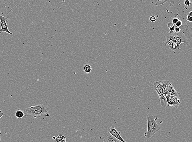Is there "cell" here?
Wrapping results in <instances>:
<instances>
[{"mask_svg":"<svg viewBox=\"0 0 192 142\" xmlns=\"http://www.w3.org/2000/svg\"><path fill=\"white\" fill-rule=\"evenodd\" d=\"M49 108L46 104H41L35 106H31L25 109L23 111L25 116L34 118L48 117L50 116L48 113Z\"/></svg>","mask_w":192,"mask_h":142,"instance_id":"obj_1","label":"cell"},{"mask_svg":"<svg viewBox=\"0 0 192 142\" xmlns=\"http://www.w3.org/2000/svg\"><path fill=\"white\" fill-rule=\"evenodd\" d=\"M157 118V115H152L150 113L147 114L146 116L147 123V130L145 133L144 136L147 139H150L155 133L161 130V128L156 122Z\"/></svg>","mask_w":192,"mask_h":142,"instance_id":"obj_2","label":"cell"},{"mask_svg":"<svg viewBox=\"0 0 192 142\" xmlns=\"http://www.w3.org/2000/svg\"><path fill=\"white\" fill-rule=\"evenodd\" d=\"M170 83V82L167 80H160L153 83V87L154 90L157 92V93L158 95L160 103H164L166 101V98L163 95V89L165 86Z\"/></svg>","mask_w":192,"mask_h":142,"instance_id":"obj_3","label":"cell"},{"mask_svg":"<svg viewBox=\"0 0 192 142\" xmlns=\"http://www.w3.org/2000/svg\"><path fill=\"white\" fill-rule=\"evenodd\" d=\"M163 93L165 97L166 95H170L175 96L179 98L180 97V93L177 92L171 83L165 86L163 89Z\"/></svg>","mask_w":192,"mask_h":142,"instance_id":"obj_4","label":"cell"},{"mask_svg":"<svg viewBox=\"0 0 192 142\" xmlns=\"http://www.w3.org/2000/svg\"><path fill=\"white\" fill-rule=\"evenodd\" d=\"M168 106L177 108L181 103L180 99L173 95H168L165 96Z\"/></svg>","mask_w":192,"mask_h":142,"instance_id":"obj_5","label":"cell"},{"mask_svg":"<svg viewBox=\"0 0 192 142\" xmlns=\"http://www.w3.org/2000/svg\"><path fill=\"white\" fill-rule=\"evenodd\" d=\"M8 20V17H3L0 15V21L1 22V28L0 29V34L2 32H5L10 35H13L8 29L7 27V21Z\"/></svg>","mask_w":192,"mask_h":142,"instance_id":"obj_6","label":"cell"},{"mask_svg":"<svg viewBox=\"0 0 192 142\" xmlns=\"http://www.w3.org/2000/svg\"><path fill=\"white\" fill-rule=\"evenodd\" d=\"M108 132L120 141L121 142H126L124 141V140L123 139L122 137L120 135L121 132L117 131L113 126H112L110 127L108 129Z\"/></svg>","mask_w":192,"mask_h":142,"instance_id":"obj_7","label":"cell"},{"mask_svg":"<svg viewBox=\"0 0 192 142\" xmlns=\"http://www.w3.org/2000/svg\"><path fill=\"white\" fill-rule=\"evenodd\" d=\"M99 139L103 142H121L112 136L108 132L104 133L99 137Z\"/></svg>","mask_w":192,"mask_h":142,"instance_id":"obj_8","label":"cell"},{"mask_svg":"<svg viewBox=\"0 0 192 142\" xmlns=\"http://www.w3.org/2000/svg\"><path fill=\"white\" fill-rule=\"evenodd\" d=\"M176 43L179 46L181 43H184V45H187L188 44V41L182 30L179 33L178 37L175 41Z\"/></svg>","mask_w":192,"mask_h":142,"instance_id":"obj_9","label":"cell"},{"mask_svg":"<svg viewBox=\"0 0 192 142\" xmlns=\"http://www.w3.org/2000/svg\"><path fill=\"white\" fill-rule=\"evenodd\" d=\"M179 33H170L168 32L166 35V38L167 39H171V40L173 41L174 42H175L177 39L178 37Z\"/></svg>","mask_w":192,"mask_h":142,"instance_id":"obj_10","label":"cell"},{"mask_svg":"<svg viewBox=\"0 0 192 142\" xmlns=\"http://www.w3.org/2000/svg\"><path fill=\"white\" fill-rule=\"evenodd\" d=\"M169 47L171 49V50L173 51L174 53L178 54L181 51V49L179 48V46L175 42H174L173 44L170 45Z\"/></svg>","mask_w":192,"mask_h":142,"instance_id":"obj_11","label":"cell"},{"mask_svg":"<svg viewBox=\"0 0 192 142\" xmlns=\"http://www.w3.org/2000/svg\"><path fill=\"white\" fill-rule=\"evenodd\" d=\"M166 2H167L166 0H161V1L154 0V1H151L152 3L156 6H158V5H163Z\"/></svg>","mask_w":192,"mask_h":142,"instance_id":"obj_12","label":"cell"},{"mask_svg":"<svg viewBox=\"0 0 192 142\" xmlns=\"http://www.w3.org/2000/svg\"><path fill=\"white\" fill-rule=\"evenodd\" d=\"M15 116H16V118H18V119H21V118H23L25 116L24 111L20 110L17 111L15 113Z\"/></svg>","mask_w":192,"mask_h":142,"instance_id":"obj_13","label":"cell"},{"mask_svg":"<svg viewBox=\"0 0 192 142\" xmlns=\"http://www.w3.org/2000/svg\"><path fill=\"white\" fill-rule=\"evenodd\" d=\"M167 25H168V27L169 28V30H170L169 32L172 33H175L174 31H175L176 27H177L175 25L173 24L172 22H169L168 23Z\"/></svg>","mask_w":192,"mask_h":142,"instance_id":"obj_14","label":"cell"},{"mask_svg":"<svg viewBox=\"0 0 192 142\" xmlns=\"http://www.w3.org/2000/svg\"><path fill=\"white\" fill-rule=\"evenodd\" d=\"M56 142H66V137L63 135H58L56 137Z\"/></svg>","mask_w":192,"mask_h":142,"instance_id":"obj_15","label":"cell"},{"mask_svg":"<svg viewBox=\"0 0 192 142\" xmlns=\"http://www.w3.org/2000/svg\"><path fill=\"white\" fill-rule=\"evenodd\" d=\"M84 72L86 73H89L92 71V67L90 65L88 64L85 65L84 67Z\"/></svg>","mask_w":192,"mask_h":142,"instance_id":"obj_16","label":"cell"},{"mask_svg":"<svg viewBox=\"0 0 192 142\" xmlns=\"http://www.w3.org/2000/svg\"><path fill=\"white\" fill-rule=\"evenodd\" d=\"M183 28V25L181 26V27H176L175 29V33H179V32H180L182 30V29Z\"/></svg>","mask_w":192,"mask_h":142,"instance_id":"obj_17","label":"cell"},{"mask_svg":"<svg viewBox=\"0 0 192 142\" xmlns=\"http://www.w3.org/2000/svg\"><path fill=\"white\" fill-rule=\"evenodd\" d=\"M149 20L151 22L153 23L155 22L156 21V18L155 16H151L149 18Z\"/></svg>","mask_w":192,"mask_h":142,"instance_id":"obj_18","label":"cell"},{"mask_svg":"<svg viewBox=\"0 0 192 142\" xmlns=\"http://www.w3.org/2000/svg\"><path fill=\"white\" fill-rule=\"evenodd\" d=\"M184 4L186 6H189L191 4V1H189V0H186L184 1Z\"/></svg>","mask_w":192,"mask_h":142,"instance_id":"obj_19","label":"cell"},{"mask_svg":"<svg viewBox=\"0 0 192 142\" xmlns=\"http://www.w3.org/2000/svg\"><path fill=\"white\" fill-rule=\"evenodd\" d=\"M175 25L177 27H181V26L182 25V23L181 21L179 20Z\"/></svg>","mask_w":192,"mask_h":142,"instance_id":"obj_20","label":"cell"},{"mask_svg":"<svg viewBox=\"0 0 192 142\" xmlns=\"http://www.w3.org/2000/svg\"><path fill=\"white\" fill-rule=\"evenodd\" d=\"M187 21L192 22V15H188L187 17Z\"/></svg>","mask_w":192,"mask_h":142,"instance_id":"obj_21","label":"cell"},{"mask_svg":"<svg viewBox=\"0 0 192 142\" xmlns=\"http://www.w3.org/2000/svg\"><path fill=\"white\" fill-rule=\"evenodd\" d=\"M179 20V19L177 18H175L173 19V21H172V23L173 24H175Z\"/></svg>","mask_w":192,"mask_h":142,"instance_id":"obj_22","label":"cell"},{"mask_svg":"<svg viewBox=\"0 0 192 142\" xmlns=\"http://www.w3.org/2000/svg\"><path fill=\"white\" fill-rule=\"evenodd\" d=\"M4 115V113L1 111H0V119L1 118V117Z\"/></svg>","mask_w":192,"mask_h":142,"instance_id":"obj_23","label":"cell"},{"mask_svg":"<svg viewBox=\"0 0 192 142\" xmlns=\"http://www.w3.org/2000/svg\"><path fill=\"white\" fill-rule=\"evenodd\" d=\"M189 15H192V11H191V12H189Z\"/></svg>","mask_w":192,"mask_h":142,"instance_id":"obj_24","label":"cell"},{"mask_svg":"<svg viewBox=\"0 0 192 142\" xmlns=\"http://www.w3.org/2000/svg\"><path fill=\"white\" fill-rule=\"evenodd\" d=\"M52 139H54V140H55V139H56V138L55 137H54V136H53V137H52Z\"/></svg>","mask_w":192,"mask_h":142,"instance_id":"obj_25","label":"cell"},{"mask_svg":"<svg viewBox=\"0 0 192 142\" xmlns=\"http://www.w3.org/2000/svg\"><path fill=\"white\" fill-rule=\"evenodd\" d=\"M1 131H0V135H1ZM1 138H0V141H1Z\"/></svg>","mask_w":192,"mask_h":142,"instance_id":"obj_26","label":"cell"}]
</instances>
